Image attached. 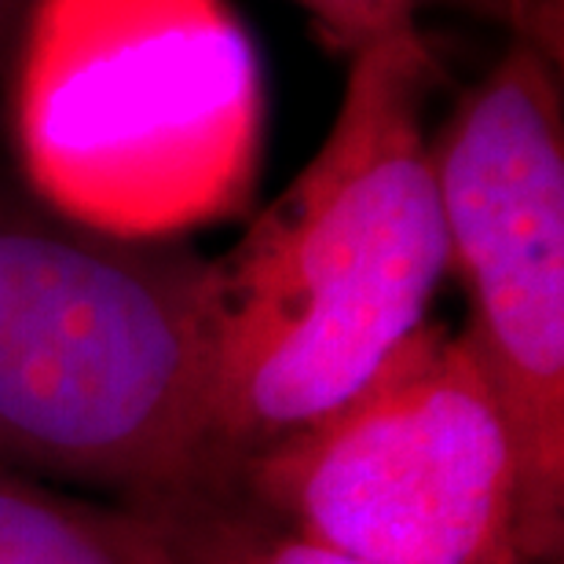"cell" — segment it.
<instances>
[{"mask_svg":"<svg viewBox=\"0 0 564 564\" xmlns=\"http://www.w3.org/2000/svg\"><path fill=\"white\" fill-rule=\"evenodd\" d=\"M433 48L348 55L334 126L217 261L213 447L231 466L356 392L429 319L447 275L425 96Z\"/></svg>","mask_w":564,"mask_h":564,"instance_id":"1","label":"cell"},{"mask_svg":"<svg viewBox=\"0 0 564 564\" xmlns=\"http://www.w3.org/2000/svg\"><path fill=\"white\" fill-rule=\"evenodd\" d=\"M217 261L0 191V469L162 506L224 491Z\"/></svg>","mask_w":564,"mask_h":564,"instance_id":"2","label":"cell"},{"mask_svg":"<svg viewBox=\"0 0 564 564\" xmlns=\"http://www.w3.org/2000/svg\"><path fill=\"white\" fill-rule=\"evenodd\" d=\"M11 115L41 206L165 242L250 198L261 70L224 0H37Z\"/></svg>","mask_w":564,"mask_h":564,"instance_id":"3","label":"cell"},{"mask_svg":"<svg viewBox=\"0 0 564 564\" xmlns=\"http://www.w3.org/2000/svg\"><path fill=\"white\" fill-rule=\"evenodd\" d=\"M224 491L370 564H528L502 400L466 330L433 319L356 392L242 455Z\"/></svg>","mask_w":564,"mask_h":564,"instance_id":"4","label":"cell"},{"mask_svg":"<svg viewBox=\"0 0 564 564\" xmlns=\"http://www.w3.org/2000/svg\"><path fill=\"white\" fill-rule=\"evenodd\" d=\"M462 326L513 429L528 564L564 550V107L557 59L521 33L429 137Z\"/></svg>","mask_w":564,"mask_h":564,"instance_id":"5","label":"cell"},{"mask_svg":"<svg viewBox=\"0 0 564 564\" xmlns=\"http://www.w3.org/2000/svg\"><path fill=\"white\" fill-rule=\"evenodd\" d=\"M0 564H176L129 502H93L0 469Z\"/></svg>","mask_w":564,"mask_h":564,"instance_id":"6","label":"cell"},{"mask_svg":"<svg viewBox=\"0 0 564 564\" xmlns=\"http://www.w3.org/2000/svg\"><path fill=\"white\" fill-rule=\"evenodd\" d=\"M176 564H370L315 539L286 532L231 491L137 506Z\"/></svg>","mask_w":564,"mask_h":564,"instance_id":"7","label":"cell"},{"mask_svg":"<svg viewBox=\"0 0 564 564\" xmlns=\"http://www.w3.org/2000/svg\"><path fill=\"white\" fill-rule=\"evenodd\" d=\"M341 52H364L386 41H422L414 0H293Z\"/></svg>","mask_w":564,"mask_h":564,"instance_id":"8","label":"cell"},{"mask_svg":"<svg viewBox=\"0 0 564 564\" xmlns=\"http://www.w3.org/2000/svg\"><path fill=\"white\" fill-rule=\"evenodd\" d=\"M15 19H19V0H0V37L11 30Z\"/></svg>","mask_w":564,"mask_h":564,"instance_id":"9","label":"cell"}]
</instances>
